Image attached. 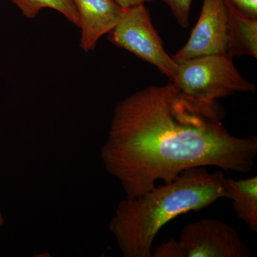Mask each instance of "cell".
Here are the masks:
<instances>
[{"label": "cell", "instance_id": "cell-1", "mask_svg": "<svg viewBox=\"0 0 257 257\" xmlns=\"http://www.w3.org/2000/svg\"><path fill=\"white\" fill-rule=\"evenodd\" d=\"M223 116L221 108L198 105L172 81L149 86L116 104L101 160L127 199L193 167L247 173L255 164L256 137L233 136Z\"/></svg>", "mask_w": 257, "mask_h": 257}, {"label": "cell", "instance_id": "cell-2", "mask_svg": "<svg viewBox=\"0 0 257 257\" xmlns=\"http://www.w3.org/2000/svg\"><path fill=\"white\" fill-rule=\"evenodd\" d=\"M226 179L222 171L210 173L205 167H193L138 197L125 198L109 224L121 253L125 257H152L154 241L167 223L227 199Z\"/></svg>", "mask_w": 257, "mask_h": 257}, {"label": "cell", "instance_id": "cell-3", "mask_svg": "<svg viewBox=\"0 0 257 257\" xmlns=\"http://www.w3.org/2000/svg\"><path fill=\"white\" fill-rule=\"evenodd\" d=\"M228 54L177 61L172 82L177 89L198 105L218 109L216 101L235 93L254 92L256 84L245 79Z\"/></svg>", "mask_w": 257, "mask_h": 257}, {"label": "cell", "instance_id": "cell-4", "mask_svg": "<svg viewBox=\"0 0 257 257\" xmlns=\"http://www.w3.org/2000/svg\"><path fill=\"white\" fill-rule=\"evenodd\" d=\"M152 257H250L249 248L237 231L217 219H202L187 224L179 240L161 243Z\"/></svg>", "mask_w": 257, "mask_h": 257}, {"label": "cell", "instance_id": "cell-5", "mask_svg": "<svg viewBox=\"0 0 257 257\" xmlns=\"http://www.w3.org/2000/svg\"><path fill=\"white\" fill-rule=\"evenodd\" d=\"M108 35L109 41L116 46L155 66L170 80L175 77L177 61L164 48L163 42L152 23L145 4L126 9Z\"/></svg>", "mask_w": 257, "mask_h": 257}, {"label": "cell", "instance_id": "cell-6", "mask_svg": "<svg viewBox=\"0 0 257 257\" xmlns=\"http://www.w3.org/2000/svg\"><path fill=\"white\" fill-rule=\"evenodd\" d=\"M228 15L224 0H203L202 12L186 45L174 55L176 61L226 54Z\"/></svg>", "mask_w": 257, "mask_h": 257}, {"label": "cell", "instance_id": "cell-7", "mask_svg": "<svg viewBox=\"0 0 257 257\" xmlns=\"http://www.w3.org/2000/svg\"><path fill=\"white\" fill-rule=\"evenodd\" d=\"M79 17V46L84 52L94 50L101 37L116 26L124 8L114 0H73Z\"/></svg>", "mask_w": 257, "mask_h": 257}, {"label": "cell", "instance_id": "cell-8", "mask_svg": "<svg viewBox=\"0 0 257 257\" xmlns=\"http://www.w3.org/2000/svg\"><path fill=\"white\" fill-rule=\"evenodd\" d=\"M228 15V45L230 57L249 55L257 58V19L242 14L224 0Z\"/></svg>", "mask_w": 257, "mask_h": 257}, {"label": "cell", "instance_id": "cell-9", "mask_svg": "<svg viewBox=\"0 0 257 257\" xmlns=\"http://www.w3.org/2000/svg\"><path fill=\"white\" fill-rule=\"evenodd\" d=\"M225 187L236 215L257 232V176L239 180L226 178Z\"/></svg>", "mask_w": 257, "mask_h": 257}, {"label": "cell", "instance_id": "cell-10", "mask_svg": "<svg viewBox=\"0 0 257 257\" xmlns=\"http://www.w3.org/2000/svg\"><path fill=\"white\" fill-rule=\"evenodd\" d=\"M25 18H36L40 10L50 8L59 12L79 28V17L73 0H12Z\"/></svg>", "mask_w": 257, "mask_h": 257}, {"label": "cell", "instance_id": "cell-11", "mask_svg": "<svg viewBox=\"0 0 257 257\" xmlns=\"http://www.w3.org/2000/svg\"><path fill=\"white\" fill-rule=\"evenodd\" d=\"M170 8L179 25L187 28L189 25V11L192 0H162Z\"/></svg>", "mask_w": 257, "mask_h": 257}, {"label": "cell", "instance_id": "cell-12", "mask_svg": "<svg viewBox=\"0 0 257 257\" xmlns=\"http://www.w3.org/2000/svg\"><path fill=\"white\" fill-rule=\"evenodd\" d=\"M236 10L251 18L257 19V0H228Z\"/></svg>", "mask_w": 257, "mask_h": 257}, {"label": "cell", "instance_id": "cell-13", "mask_svg": "<svg viewBox=\"0 0 257 257\" xmlns=\"http://www.w3.org/2000/svg\"><path fill=\"white\" fill-rule=\"evenodd\" d=\"M114 1L124 9H128V8H133L138 5L150 3L153 0H114Z\"/></svg>", "mask_w": 257, "mask_h": 257}, {"label": "cell", "instance_id": "cell-14", "mask_svg": "<svg viewBox=\"0 0 257 257\" xmlns=\"http://www.w3.org/2000/svg\"><path fill=\"white\" fill-rule=\"evenodd\" d=\"M3 223H4V218H3V215H2L1 213H0V226L3 224Z\"/></svg>", "mask_w": 257, "mask_h": 257}]
</instances>
